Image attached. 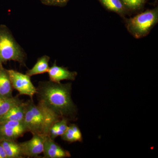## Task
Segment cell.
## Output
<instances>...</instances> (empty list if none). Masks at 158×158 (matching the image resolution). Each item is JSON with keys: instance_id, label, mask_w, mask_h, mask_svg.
Wrapping results in <instances>:
<instances>
[{"instance_id": "obj_7", "label": "cell", "mask_w": 158, "mask_h": 158, "mask_svg": "<svg viewBox=\"0 0 158 158\" xmlns=\"http://www.w3.org/2000/svg\"><path fill=\"white\" fill-rule=\"evenodd\" d=\"M33 135L30 140L19 143L23 158L37 157L43 152L45 137L37 135Z\"/></svg>"}, {"instance_id": "obj_1", "label": "cell", "mask_w": 158, "mask_h": 158, "mask_svg": "<svg viewBox=\"0 0 158 158\" xmlns=\"http://www.w3.org/2000/svg\"><path fill=\"white\" fill-rule=\"evenodd\" d=\"M71 83L63 84L52 81L40 82L36 94L38 103L55 112L61 118H75L77 107L71 98Z\"/></svg>"}, {"instance_id": "obj_4", "label": "cell", "mask_w": 158, "mask_h": 158, "mask_svg": "<svg viewBox=\"0 0 158 158\" xmlns=\"http://www.w3.org/2000/svg\"><path fill=\"white\" fill-rule=\"evenodd\" d=\"M158 21V9L156 8L142 12L127 23L128 31L137 39L147 36Z\"/></svg>"}, {"instance_id": "obj_14", "label": "cell", "mask_w": 158, "mask_h": 158, "mask_svg": "<svg viewBox=\"0 0 158 158\" xmlns=\"http://www.w3.org/2000/svg\"><path fill=\"white\" fill-rule=\"evenodd\" d=\"M62 140L67 142H82L83 141L82 133L77 126L75 124H71L69 126L66 131L62 136Z\"/></svg>"}, {"instance_id": "obj_10", "label": "cell", "mask_w": 158, "mask_h": 158, "mask_svg": "<svg viewBox=\"0 0 158 158\" xmlns=\"http://www.w3.org/2000/svg\"><path fill=\"white\" fill-rule=\"evenodd\" d=\"M26 102H22L14 106L0 118V121H14L23 122L24 118Z\"/></svg>"}, {"instance_id": "obj_12", "label": "cell", "mask_w": 158, "mask_h": 158, "mask_svg": "<svg viewBox=\"0 0 158 158\" xmlns=\"http://www.w3.org/2000/svg\"><path fill=\"white\" fill-rule=\"evenodd\" d=\"M0 143L5 150L7 158H23L19 143L15 140L0 138Z\"/></svg>"}, {"instance_id": "obj_20", "label": "cell", "mask_w": 158, "mask_h": 158, "mask_svg": "<svg viewBox=\"0 0 158 158\" xmlns=\"http://www.w3.org/2000/svg\"><path fill=\"white\" fill-rule=\"evenodd\" d=\"M0 158H7L5 150L1 143H0Z\"/></svg>"}, {"instance_id": "obj_13", "label": "cell", "mask_w": 158, "mask_h": 158, "mask_svg": "<svg viewBox=\"0 0 158 158\" xmlns=\"http://www.w3.org/2000/svg\"><path fill=\"white\" fill-rule=\"evenodd\" d=\"M50 59V57L47 55L40 57L34 66L31 69L27 71L26 74L31 77L48 72L50 68L49 66Z\"/></svg>"}, {"instance_id": "obj_11", "label": "cell", "mask_w": 158, "mask_h": 158, "mask_svg": "<svg viewBox=\"0 0 158 158\" xmlns=\"http://www.w3.org/2000/svg\"><path fill=\"white\" fill-rule=\"evenodd\" d=\"M13 88L7 69L0 65V96L4 97H12Z\"/></svg>"}, {"instance_id": "obj_3", "label": "cell", "mask_w": 158, "mask_h": 158, "mask_svg": "<svg viewBox=\"0 0 158 158\" xmlns=\"http://www.w3.org/2000/svg\"><path fill=\"white\" fill-rule=\"evenodd\" d=\"M27 56L8 27L0 26V65L9 61L25 65Z\"/></svg>"}, {"instance_id": "obj_16", "label": "cell", "mask_w": 158, "mask_h": 158, "mask_svg": "<svg viewBox=\"0 0 158 158\" xmlns=\"http://www.w3.org/2000/svg\"><path fill=\"white\" fill-rule=\"evenodd\" d=\"M100 2L108 10L122 14L124 11V6L120 0H99Z\"/></svg>"}, {"instance_id": "obj_8", "label": "cell", "mask_w": 158, "mask_h": 158, "mask_svg": "<svg viewBox=\"0 0 158 158\" xmlns=\"http://www.w3.org/2000/svg\"><path fill=\"white\" fill-rule=\"evenodd\" d=\"M44 156L45 158H65L71 157L70 152L62 148L49 136L45 137Z\"/></svg>"}, {"instance_id": "obj_19", "label": "cell", "mask_w": 158, "mask_h": 158, "mask_svg": "<svg viewBox=\"0 0 158 158\" xmlns=\"http://www.w3.org/2000/svg\"><path fill=\"white\" fill-rule=\"evenodd\" d=\"M43 5L47 6L64 7L67 5L69 0H40Z\"/></svg>"}, {"instance_id": "obj_18", "label": "cell", "mask_w": 158, "mask_h": 158, "mask_svg": "<svg viewBox=\"0 0 158 158\" xmlns=\"http://www.w3.org/2000/svg\"><path fill=\"white\" fill-rule=\"evenodd\" d=\"M69 119L68 118L63 117L59 121L57 122L58 125V129L57 131V137L59 136H62L66 131L69 126L68 125V121Z\"/></svg>"}, {"instance_id": "obj_15", "label": "cell", "mask_w": 158, "mask_h": 158, "mask_svg": "<svg viewBox=\"0 0 158 158\" xmlns=\"http://www.w3.org/2000/svg\"><path fill=\"white\" fill-rule=\"evenodd\" d=\"M22 101L18 97H4L0 96V118L6 114L14 106Z\"/></svg>"}, {"instance_id": "obj_9", "label": "cell", "mask_w": 158, "mask_h": 158, "mask_svg": "<svg viewBox=\"0 0 158 158\" xmlns=\"http://www.w3.org/2000/svg\"><path fill=\"white\" fill-rule=\"evenodd\" d=\"M48 73L50 81L57 83H60L63 80L74 81L77 75L76 72L70 71L65 67L58 66L56 61L50 67Z\"/></svg>"}, {"instance_id": "obj_5", "label": "cell", "mask_w": 158, "mask_h": 158, "mask_svg": "<svg viewBox=\"0 0 158 158\" xmlns=\"http://www.w3.org/2000/svg\"><path fill=\"white\" fill-rule=\"evenodd\" d=\"M13 89L18 91L20 95H27L33 98L37 93V88L34 86L31 77L13 69L7 70Z\"/></svg>"}, {"instance_id": "obj_6", "label": "cell", "mask_w": 158, "mask_h": 158, "mask_svg": "<svg viewBox=\"0 0 158 158\" xmlns=\"http://www.w3.org/2000/svg\"><path fill=\"white\" fill-rule=\"evenodd\" d=\"M27 132L23 123L19 121H0V138L16 140Z\"/></svg>"}, {"instance_id": "obj_17", "label": "cell", "mask_w": 158, "mask_h": 158, "mask_svg": "<svg viewBox=\"0 0 158 158\" xmlns=\"http://www.w3.org/2000/svg\"><path fill=\"white\" fill-rule=\"evenodd\" d=\"M124 7L131 10H137L144 5L146 0H120Z\"/></svg>"}, {"instance_id": "obj_21", "label": "cell", "mask_w": 158, "mask_h": 158, "mask_svg": "<svg viewBox=\"0 0 158 158\" xmlns=\"http://www.w3.org/2000/svg\"></svg>"}, {"instance_id": "obj_2", "label": "cell", "mask_w": 158, "mask_h": 158, "mask_svg": "<svg viewBox=\"0 0 158 158\" xmlns=\"http://www.w3.org/2000/svg\"><path fill=\"white\" fill-rule=\"evenodd\" d=\"M62 118L44 105L35 104L33 98L26 102L24 125L27 132L33 135L45 137L49 136L53 125Z\"/></svg>"}]
</instances>
